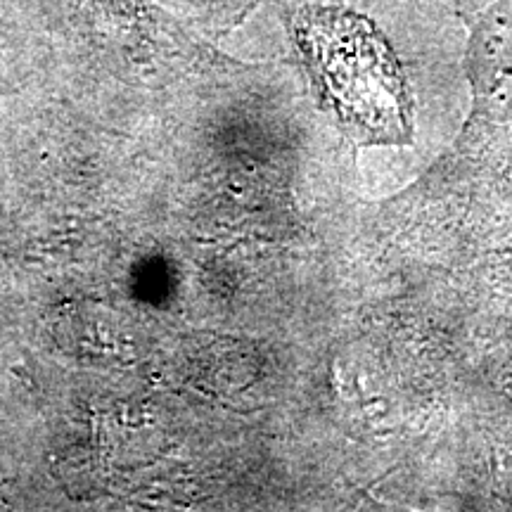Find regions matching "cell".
I'll return each instance as SVG.
<instances>
[{
  "mask_svg": "<svg viewBox=\"0 0 512 512\" xmlns=\"http://www.w3.org/2000/svg\"><path fill=\"white\" fill-rule=\"evenodd\" d=\"M325 100L358 143H406L408 98L387 46L361 19L320 12L302 27Z\"/></svg>",
  "mask_w": 512,
  "mask_h": 512,
  "instance_id": "obj_1",
  "label": "cell"
}]
</instances>
